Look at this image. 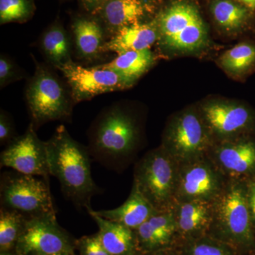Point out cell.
Wrapping results in <instances>:
<instances>
[{"label": "cell", "instance_id": "obj_10", "mask_svg": "<svg viewBox=\"0 0 255 255\" xmlns=\"http://www.w3.org/2000/svg\"><path fill=\"white\" fill-rule=\"evenodd\" d=\"M75 242L63 229L55 216L27 219L17 242V255H54L73 253Z\"/></svg>", "mask_w": 255, "mask_h": 255}, {"label": "cell", "instance_id": "obj_30", "mask_svg": "<svg viewBox=\"0 0 255 255\" xmlns=\"http://www.w3.org/2000/svg\"><path fill=\"white\" fill-rule=\"evenodd\" d=\"M75 248H78L80 255H111L102 245L98 233L75 241Z\"/></svg>", "mask_w": 255, "mask_h": 255}, {"label": "cell", "instance_id": "obj_19", "mask_svg": "<svg viewBox=\"0 0 255 255\" xmlns=\"http://www.w3.org/2000/svg\"><path fill=\"white\" fill-rule=\"evenodd\" d=\"M86 210L98 226L99 237L102 245L111 255L138 253L133 230L121 223L101 217L93 212L92 207L87 208Z\"/></svg>", "mask_w": 255, "mask_h": 255}, {"label": "cell", "instance_id": "obj_17", "mask_svg": "<svg viewBox=\"0 0 255 255\" xmlns=\"http://www.w3.org/2000/svg\"><path fill=\"white\" fill-rule=\"evenodd\" d=\"M158 38L157 21L135 23L115 32L110 41L106 42L104 50L119 55L132 50L150 49Z\"/></svg>", "mask_w": 255, "mask_h": 255}, {"label": "cell", "instance_id": "obj_16", "mask_svg": "<svg viewBox=\"0 0 255 255\" xmlns=\"http://www.w3.org/2000/svg\"><path fill=\"white\" fill-rule=\"evenodd\" d=\"M177 233L182 242L209 234L214 216V201H175L171 208Z\"/></svg>", "mask_w": 255, "mask_h": 255}, {"label": "cell", "instance_id": "obj_36", "mask_svg": "<svg viewBox=\"0 0 255 255\" xmlns=\"http://www.w3.org/2000/svg\"><path fill=\"white\" fill-rule=\"evenodd\" d=\"M125 255H140L138 253H135V254Z\"/></svg>", "mask_w": 255, "mask_h": 255}, {"label": "cell", "instance_id": "obj_1", "mask_svg": "<svg viewBox=\"0 0 255 255\" xmlns=\"http://www.w3.org/2000/svg\"><path fill=\"white\" fill-rule=\"evenodd\" d=\"M46 142L50 176L58 179L64 195L78 207H92V198L100 189L92 179L89 150L64 126Z\"/></svg>", "mask_w": 255, "mask_h": 255}, {"label": "cell", "instance_id": "obj_9", "mask_svg": "<svg viewBox=\"0 0 255 255\" xmlns=\"http://www.w3.org/2000/svg\"><path fill=\"white\" fill-rule=\"evenodd\" d=\"M228 180L207 157L180 164L175 201H214Z\"/></svg>", "mask_w": 255, "mask_h": 255}, {"label": "cell", "instance_id": "obj_13", "mask_svg": "<svg viewBox=\"0 0 255 255\" xmlns=\"http://www.w3.org/2000/svg\"><path fill=\"white\" fill-rule=\"evenodd\" d=\"M207 157L228 180L255 177V142L247 137L214 142Z\"/></svg>", "mask_w": 255, "mask_h": 255}, {"label": "cell", "instance_id": "obj_5", "mask_svg": "<svg viewBox=\"0 0 255 255\" xmlns=\"http://www.w3.org/2000/svg\"><path fill=\"white\" fill-rule=\"evenodd\" d=\"M26 99L35 128L47 122L70 119L75 102L71 92L58 77L45 65L37 63L26 87Z\"/></svg>", "mask_w": 255, "mask_h": 255}, {"label": "cell", "instance_id": "obj_29", "mask_svg": "<svg viewBox=\"0 0 255 255\" xmlns=\"http://www.w3.org/2000/svg\"><path fill=\"white\" fill-rule=\"evenodd\" d=\"M23 73L9 58L1 55L0 57V87H3L21 80Z\"/></svg>", "mask_w": 255, "mask_h": 255}, {"label": "cell", "instance_id": "obj_26", "mask_svg": "<svg viewBox=\"0 0 255 255\" xmlns=\"http://www.w3.org/2000/svg\"><path fill=\"white\" fill-rule=\"evenodd\" d=\"M183 255H238L232 246L210 235H204L178 245Z\"/></svg>", "mask_w": 255, "mask_h": 255}, {"label": "cell", "instance_id": "obj_27", "mask_svg": "<svg viewBox=\"0 0 255 255\" xmlns=\"http://www.w3.org/2000/svg\"><path fill=\"white\" fill-rule=\"evenodd\" d=\"M255 63V47L242 43L223 53L220 63L225 70L233 73L246 71Z\"/></svg>", "mask_w": 255, "mask_h": 255}, {"label": "cell", "instance_id": "obj_28", "mask_svg": "<svg viewBox=\"0 0 255 255\" xmlns=\"http://www.w3.org/2000/svg\"><path fill=\"white\" fill-rule=\"evenodd\" d=\"M34 6L30 0H0V23L21 22L31 17Z\"/></svg>", "mask_w": 255, "mask_h": 255}, {"label": "cell", "instance_id": "obj_22", "mask_svg": "<svg viewBox=\"0 0 255 255\" xmlns=\"http://www.w3.org/2000/svg\"><path fill=\"white\" fill-rule=\"evenodd\" d=\"M154 62L150 49L125 52L110 61L98 65L100 68L113 70L133 85L150 68Z\"/></svg>", "mask_w": 255, "mask_h": 255}, {"label": "cell", "instance_id": "obj_2", "mask_svg": "<svg viewBox=\"0 0 255 255\" xmlns=\"http://www.w3.org/2000/svg\"><path fill=\"white\" fill-rule=\"evenodd\" d=\"M209 235L239 253L254 249L255 234L247 199L246 181L228 180L214 201V216Z\"/></svg>", "mask_w": 255, "mask_h": 255}, {"label": "cell", "instance_id": "obj_21", "mask_svg": "<svg viewBox=\"0 0 255 255\" xmlns=\"http://www.w3.org/2000/svg\"><path fill=\"white\" fill-rule=\"evenodd\" d=\"M73 31L75 47L82 58L91 59L105 52L103 29L95 20L77 18L73 24Z\"/></svg>", "mask_w": 255, "mask_h": 255}, {"label": "cell", "instance_id": "obj_35", "mask_svg": "<svg viewBox=\"0 0 255 255\" xmlns=\"http://www.w3.org/2000/svg\"><path fill=\"white\" fill-rule=\"evenodd\" d=\"M75 255V253H60V254L54 255Z\"/></svg>", "mask_w": 255, "mask_h": 255}, {"label": "cell", "instance_id": "obj_11", "mask_svg": "<svg viewBox=\"0 0 255 255\" xmlns=\"http://www.w3.org/2000/svg\"><path fill=\"white\" fill-rule=\"evenodd\" d=\"M35 128L31 124L26 131L16 137L1 152V167H8L19 173L40 176L49 180L46 142L37 136Z\"/></svg>", "mask_w": 255, "mask_h": 255}, {"label": "cell", "instance_id": "obj_37", "mask_svg": "<svg viewBox=\"0 0 255 255\" xmlns=\"http://www.w3.org/2000/svg\"></svg>", "mask_w": 255, "mask_h": 255}, {"label": "cell", "instance_id": "obj_12", "mask_svg": "<svg viewBox=\"0 0 255 255\" xmlns=\"http://www.w3.org/2000/svg\"><path fill=\"white\" fill-rule=\"evenodd\" d=\"M58 70L66 78L75 102L90 100L96 96L125 90L132 85L113 70L99 66L85 68L72 61Z\"/></svg>", "mask_w": 255, "mask_h": 255}, {"label": "cell", "instance_id": "obj_15", "mask_svg": "<svg viewBox=\"0 0 255 255\" xmlns=\"http://www.w3.org/2000/svg\"><path fill=\"white\" fill-rule=\"evenodd\" d=\"M134 233L140 255L177 246V227L171 209L156 211Z\"/></svg>", "mask_w": 255, "mask_h": 255}, {"label": "cell", "instance_id": "obj_33", "mask_svg": "<svg viewBox=\"0 0 255 255\" xmlns=\"http://www.w3.org/2000/svg\"><path fill=\"white\" fill-rule=\"evenodd\" d=\"M84 7L88 11L101 9L107 0H82Z\"/></svg>", "mask_w": 255, "mask_h": 255}, {"label": "cell", "instance_id": "obj_20", "mask_svg": "<svg viewBox=\"0 0 255 255\" xmlns=\"http://www.w3.org/2000/svg\"><path fill=\"white\" fill-rule=\"evenodd\" d=\"M101 11L106 24L117 32L125 26L140 23L146 6L142 0H107Z\"/></svg>", "mask_w": 255, "mask_h": 255}, {"label": "cell", "instance_id": "obj_25", "mask_svg": "<svg viewBox=\"0 0 255 255\" xmlns=\"http://www.w3.org/2000/svg\"><path fill=\"white\" fill-rule=\"evenodd\" d=\"M27 219L23 215L1 208L0 210V251H14Z\"/></svg>", "mask_w": 255, "mask_h": 255}, {"label": "cell", "instance_id": "obj_31", "mask_svg": "<svg viewBox=\"0 0 255 255\" xmlns=\"http://www.w3.org/2000/svg\"><path fill=\"white\" fill-rule=\"evenodd\" d=\"M14 124L9 116L4 111L1 110L0 114V143L9 145L16 138L14 135Z\"/></svg>", "mask_w": 255, "mask_h": 255}, {"label": "cell", "instance_id": "obj_24", "mask_svg": "<svg viewBox=\"0 0 255 255\" xmlns=\"http://www.w3.org/2000/svg\"><path fill=\"white\" fill-rule=\"evenodd\" d=\"M215 21L227 31H237L246 24L249 11L231 0H216L211 6Z\"/></svg>", "mask_w": 255, "mask_h": 255}, {"label": "cell", "instance_id": "obj_6", "mask_svg": "<svg viewBox=\"0 0 255 255\" xmlns=\"http://www.w3.org/2000/svg\"><path fill=\"white\" fill-rule=\"evenodd\" d=\"M1 207L16 211L27 219L55 216L48 180L19 172H4L0 182Z\"/></svg>", "mask_w": 255, "mask_h": 255}, {"label": "cell", "instance_id": "obj_34", "mask_svg": "<svg viewBox=\"0 0 255 255\" xmlns=\"http://www.w3.org/2000/svg\"><path fill=\"white\" fill-rule=\"evenodd\" d=\"M248 9H255V0H241Z\"/></svg>", "mask_w": 255, "mask_h": 255}, {"label": "cell", "instance_id": "obj_3", "mask_svg": "<svg viewBox=\"0 0 255 255\" xmlns=\"http://www.w3.org/2000/svg\"><path fill=\"white\" fill-rule=\"evenodd\" d=\"M138 142L134 119L119 107H111L99 116L90 133L89 152L99 162L117 169L132 155Z\"/></svg>", "mask_w": 255, "mask_h": 255}, {"label": "cell", "instance_id": "obj_32", "mask_svg": "<svg viewBox=\"0 0 255 255\" xmlns=\"http://www.w3.org/2000/svg\"><path fill=\"white\" fill-rule=\"evenodd\" d=\"M247 199L252 225L255 234V177L246 181Z\"/></svg>", "mask_w": 255, "mask_h": 255}, {"label": "cell", "instance_id": "obj_4", "mask_svg": "<svg viewBox=\"0 0 255 255\" xmlns=\"http://www.w3.org/2000/svg\"><path fill=\"white\" fill-rule=\"evenodd\" d=\"M179 167L159 147L147 152L135 164L132 184L155 211H167L175 199Z\"/></svg>", "mask_w": 255, "mask_h": 255}, {"label": "cell", "instance_id": "obj_14", "mask_svg": "<svg viewBox=\"0 0 255 255\" xmlns=\"http://www.w3.org/2000/svg\"><path fill=\"white\" fill-rule=\"evenodd\" d=\"M199 112L214 142L241 137L253 123L248 109L232 102H209Z\"/></svg>", "mask_w": 255, "mask_h": 255}, {"label": "cell", "instance_id": "obj_7", "mask_svg": "<svg viewBox=\"0 0 255 255\" xmlns=\"http://www.w3.org/2000/svg\"><path fill=\"white\" fill-rule=\"evenodd\" d=\"M161 43L179 51L202 48L208 41L205 24L195 6L185 1L171 4L156 20Z\"/></svg>", "mask_w": 255, "mask_h": 255}, {"label": "cell", "instance_id": "obj_8", "mask_svg": "<svg viewBox=\"0 0 255 255\" xmlns=\"http://www.w3.org/2000/svg\"><path fill=\"white\" fill-rule=\"evenodd\" d=\"M213 144L200 112L187 110L169 122L161 147L180 165L205 157Z\"/></svg>", "mask_w": 255, "mask_h": 255}, {"label": "cell", "instance_id": "obj_23", "mask_svg": "<svg viewBox=\"0 0 255 255\" xmlns=\"http://www.w3.org/2000/svg\"><path fill=\"white\" fill-rule=\"evenodd\" d=\"M41 48L50 63L59 69L73 61L68 33L60 23H55L43 34Z\"/></svg>", "mask_w": 255, "mask_h": 255}, {"label": "cell", "instance_id": "obj_18", "mask_svg": "<svg viewBox=\"0 0 255 255\" xmlns=\"http://www.w3.org/2000/svg\"><path fill=\"white\" fill-rule=\"evenodd\" d=\"M95 214L104 219L121 223L135 231L155 212V210L132 184L127 201L114 209L95 211Z\"/></svg>", "mask_w": 255, "mask_h": 255}]
</instances>
